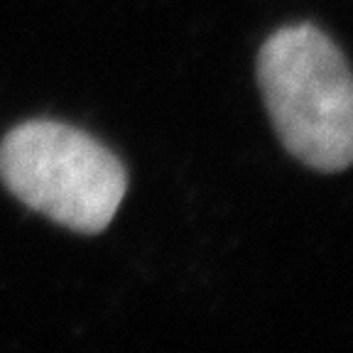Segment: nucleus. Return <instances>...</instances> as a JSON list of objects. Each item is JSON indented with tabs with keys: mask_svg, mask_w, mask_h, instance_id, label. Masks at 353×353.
I'll use <instances>...</instances> for the list:
<instances>
[{
	"mask_svg": "<svg viewBox=\"0 0 353 353\" xmlns=\"http://www.w3.org/2000/svg\"><path fill=\"white\" fill-rule=\"evenodd\" d=\"M258 83L277 138L294 160L324 174L353 160V83L339 44L312 22L265 39Z\"/></svg>",
	"mask_w": 353,
	"mask_h": 353,
	"instance_id": "1",
	"label": "nucleus"
},
{
	"mask_svg": "<svg viewBox=\"0 0 353 353\" xmlns=\"http://www.w3.org/2000/svg\"><path fill=\"white\" fill-rule=\"evenodd\" d=\"M0 182L28 209L96 236L128 192L125 165L94 135L59 121H28L0 140Z\"/></svg>",
	"mask_w": 353,
	"mask_h": 353,
	"instance_id": "2",
	"label": "nucleus"
}]
</instances>
